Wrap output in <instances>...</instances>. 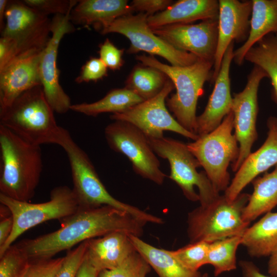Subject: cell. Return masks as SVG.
I'll list each match as a JSON object with an SVG mask.
<instances>
[{"mask_svg":"<svg viewBox=\"0 0 277 277\" xmlns=\"http://www.w3.org/2000/svg\"><path fill=\"white\" fill-rule=\"evenodd\" d=\"M61 223L56 231L17 244L30 260L52 258L77 244L114 231L140 238L146 224L125 211L107 205L80 209Z\"/></svg>","mask_w":277,"mask_h":277,"instance_id":"cell-1","label":"cell"},{"mask_svg":"<svg viewBox=\"0 0 277 277\" xmlns=\"http://www.w3.org/2000/svg\"><path fill=\"white\" fill-rule=\"evenodd\" d=\"M0 193L29 202L35 194L43 169L40 146L31 144L0 125Z\"/></svg>","mask_w":277,"mask_h":277,"instance_id":"cell-2","label":"cell"},{"mask_svg":"<svg viewBox=\"0 0 277 277\" xmlns=\"http://www.w3.org/2000/svg\"><path fill=\"white\" fill-rule=\"evenodd\" d=\"M54 112L39 85L1 110L0 125L31 144L58 145L65 128L57 124Z\"/></svg>","mask_w":277,"mask_h":277,"instance_id":"cell-3","label":"cell"},{"mask_svg":"<svg viewBox=\"0 0 277 277\" xmlns=\"http://www.w3.org/2000/svg\"><path fill=\"white\" fill-rule=\"evenodd\" d=\"M58 145L63 148L67 155L73 184L72 190L80 209L110 206L129 213L145 224H163L161 218L112 196L101 181L88 155L73 140L67 130L65 129Z\"/></svg>","mask_w":277,"mask_h":277,"instance_id":"cell-4","label":"cell"},{"mask_svg":"<svg viewBox=\"0 0 277 277\" xmlns=\"http://www.w3.org/2000/svg\"><path fill=\"white\" fill-rule=\"evenodd\" d=\"M136 59L162 71L172 82L176 92L167 97L166 105L183 128L196 134L197 101L203 93L205 82L211 81L214 63L199 59L191 65L177 67L164 64L152 55H137Z\"/></svg>","mask_w":277,"mask_h":277,"instance_id":"cell-5","label":"cell"},{"mask_svg":"<svg viewBox=\"0 0 277 277\" xmlns=\"http://www.w3.org/2000/svg\"><path fill=\"white\" fill-rule=\"evenodd\" d=\"M250 194L241 193L232 202L220 195L210 204L201 206L188 214L187 234L190 243H211L242 236L250 223L243 219Z\"/></svg>","mask_w":277,"mask_h":277,"instance_id":"cell-6","label":"cell"},{"mask_svg":"<svg viewBox=\"0 0 277 277\" xmlns=\"http://www.w3.org/2000/svg\"><path fill=\"white\" fill-rule=\"evenodd\" d=\"M148 139L154 153L168 160L170 168L169 177L177 184L188 200L200 201L203 206L220 195L205 172L197 171L201 166L187 144L164 136Z\"/></svg>","mask_w":277,"mask_h":277,"instance_id":"cell-7","label":"cell"},{"mask_svg":"<svg viewBox=\"0 0 277 277\" xmlns=\"http://www.w3.org/2000/svg\"><path fill=\"white\" fill-rule=\"evenodd\" d=\"M233 129V115L231 111L216 129L187 144L219 193L229 186L230 174L227 169L230 163L236 161L239 154Z\"/></svg>","mask_w":277,"mask_h":277,"instance_id":"cell-8","label":"cell"},{"mask_svg":"<svg viewBox=\"0 0 277 277\" xmlns=\"http://www.w3.org/2000/svg\"><path fill=\"white\" fill-rule=\"evenodd\" d=\"M0 202L9 209L13 217L12 232L4 245L0 247V256L29 229L52 220L61 222L80 209L72 189L66 186L54 188L50 192L49 200L44 203L18 201L1 193Z\"/></svg>","mask_w":277,"mask_h":277,"instance_id":"cell-9","label":"cell"},{"mask_svg":"<svg viewBox=\"0 0 277 277\" xmlns=\"http://www.w3.org/2000/svg\"><path fill=\"white\" fill-rule=\"evenodd\" d=\"M148 15L138 13L123 16L102 30V35L117 33L130 41L129 53L146 52L166 60L172 66L183 67L195 63L199 58L195 55L179 50L156 35L148 24Z\"/></svg>","mask_w":277,"mask_h":277,"instance_id":"cell-10","label":"cell"},{"mask_svg":"<svg viewBox=\"0 0 277 277\" xmlns=\"http://www.w3.org/2000/svg\"><path fill=\"white\" fill-rule=\"evenodd\" d=\"M109 147L125 155L134 171L157 185L163 184L166 175L160 169V163L146 135L132 124L114 121L104 131Z\"/></svg>","mask_w":277,"mask_h":277,"instance_id":"cell-11","label":"cell"},{"mask_svg":"<svg viewBox=\"0 0 277 277\" xmlns=\"http://www.w3.org/2000/svg\"><path fill=\"white\" fill-rule=\"evenodd\" d=\"M5 20L1 36L11 38L16 42L18 53L15 59L40 52L45 48L51 33V19L48 16L23 1H9Z\"/></svg>","mask_w":277,"mask_h":277,"instance_id":"cell-12","label":"cell"},{"mask_svg":"<svg viewBox=\"0 0 277 277\" xmlns=\"http://www.w3.org/2000/svg\"><path fill=\"white\" fill-rule=\"evenodd\" d=\"M174 88V84L169 78L162 91L154 97L123 112L112 114L110 117L113 121H122L132 124L148 138H161L164 136V131H170L195 141L199 135L183 128L167 109L166 100Z\"/></svg>","mask_w":277,"mask_h":277,"instance_id":"cell-13","label":"cell"},{"mask_svg":"<svg viewBox=\"0 0 277 277\" xmlns=\"http://www.w3.org/2000/svg\"><path fill=\"white\" fill-rule=\"evenodd\" d=\"M266 77H268L267 73L260 67L254 65L248 75L244 89L233 94L231 111L233 115L234 135L239 143L238 157L231 164L233 172L238 170L251 153L252 146L257 139L258 92L261 81Z\"/></svg>","mask_w":277,"mask_h":277,"instance_id":"cell-14","label":"cell"},{"mask_svg":"<svg viewBox=\"0 0 277 277\" xmlns=\"http://www.w3.org/2000/svg\"><path fill=\"white\" fill-rule=\"evenodd\" d=\"M71 10L65 15H55L51 19V36L42 51L39 63V76L45 97L53 111L58 114L66 113L72 105L70 97L60 85L57 65L62 38L75 30L70 21Z\"/></svg>","mask_w":277,"mask_h":277,"instance_id":"cell-15","label":"cell"},{"mask_svg":"<svg viewBox=\"0 0 277 277\" xmlns=\"http://www.w3.org/2000/svg\"><path fill=\"white\" fill-rule=\"evenodd\" d=\"M151 28L156 35L175 48L214 63L218 19H206L196 24H174Z\"/></svg>","mask_w":277,"mask_h":277,"instance_id":"cell-16","label":"cell"},{"mask_svg":"<svg viewBox=\"0 0 277 277\" xmlns=\"http://www.w3.org/2000/svg\"><path fill=\"white\" fill-rule=\"evenodd\" d=\"M217 44L211 82L220 70L224 55L232 42H245L249 34L252 1L219 0Z\"/></svg>","mask_w":277,"mask_h":277,"instance_id":"cell-17","label":"cell"},{"mask_svg":"<svg viewBox=\"0 0 277 277\" xmlns=\"http://www.w3.org/2000/svg\"><path fill=\"white\" fill-rule=\"evenodd\" d=\"M234 43H231L224 55L213 90L204 112L196 117V134L199 136L216 129L231 111L232 97L229 72L234 57Z\"/></svg>","mask_w":277,"mask_h":277,"instance_id":"cell-18","label":"cell"},{"mask_svg":"<svg viewBox=\"0 0 277 277\" xmlns=\"http://www.w3.org/2000/svg\"><path fill=\"white\" fill-rule=\"evenodd\" d=\"M267 125L268 132L264 144L248 155L224 191V195L230 202L234 200L258 175L277 165V116L269 117Z\"/></svg>","mask_w":277,"mask_h":277,"instance_id":"cell-19","label":"cell"},{"mask_svg":"<svg viewBox=\"0 0 277 277\" xmlns=\"http://www.w3.org/2000/svg\"><path fill=\"white\" fill-rule=\"evenodd\" d=\"M42 51L18 57L0 71V110L24 92L42 85L39 67Z\"/></svg>","mask_w":277,"mask_h":277,"instance_id":"cell-20","label":"cell"},{"mask_svg":"<svg viewBox=\"0 0 277 277\" xmlns=\"http://www.w3.org/2000/svg\"><path fill=\"white\" fill-rule=\"evenodd\" d=\"M130 235L114 231L87 240L86 257L100 271L117 267L136 251Z\"/></svg>","mask_w":277,"mask_h":277,"instance_id":"cell-21","label":"cell"},{"mask_svg":"<svg viewBox=\"0 0 277 277\" xmlns=\"http://www.w3.org/2000/svg\"><path fill=\"white\" fill-rule=\"evenodd\" d=\"M133 12L126 0H81L72 9L70 21L84 27L92 26L101 32L118 18Z\"/></svg>","mask_w":277,"mask_h":277,"instance_id":"cell-22","label":"cell"},{"mask_svg":"<svg viewBox=\"0 0 277 277\" xmlns=\"http://www.w3.org/2000/svg\"><path fill=\"white\" fill-rule=\"evenodd\" d=\"M219 11L217 0H180L163 11L148 16L147 21L151 28L190 24L198 20L218 19Z\"/></svg>","mask_w":277,"mask_h":277,"instance_id":"cell-23","label":"cell"},{"mask_svg":"<svg viewBox=\"0 0 277 277\" xmlns=\"http://www.w3.org/2000/svg\"><path fill=\"white\" fill-rule=\"evenodd\" d=\"M249 36L244 43L234 51L233 61L241 65L248 51L270 33L277 34V0H252Z\"/></svg>","mask_w":277,"mask_h":277,"instance_id":"cell-24","label":"cell"},{"mask_svg":"<svg viewBox=\"0 0 277 277\" xmlns=\"http://www.w3.org/2000/svg\"><path fill=\"white\" fill-rule=\"evenodd\" d=\"M249 255L261 258L269 256L277 246V212H269L242 236V244Z\"/></svg>","mask_w":277,"mask_h":277,"instance_id":"cell-25","label":"cell"},{"mask_svg":"<svg viewBox=\"0 0 277 277\" xmlns=\"http://www.w3.org/2000/svg\"><path fill=\"white\" fill-rule=\"evenodd\" d=\"M136 250L147 262L159 277H200L199 271L184 267L172 255L171 250L157 248L140 237L130 235Z\"/></svg>","mask_w":277,"mask_h":277,"instance_id":"cell-26","label":"cell"},{"mask_svg":"<svg viewBox=\"0 0 277 277\" xmlns=\"http://www.w3.org/2000/svg\"><path fill=\"white\" fill-rule=\"evenodd\" d=\"M252 183L253 191L243 213V220L249 223L277 205V165L271 172L255 178Z\"/></svg>","mask_w":277,"mask_h":277,"instance_id":"cell-27","label":"cell"},{"mask_svg":"<svg viewBox=\"0 0 277 277\" xmlns=\"http://www.w3.org/2000/svg\"><path fill=\"white\" fill-rule=\"evenodd\" d=\"M143 101L135 93L124 87L112 89L102 99L91 103L73 104L70 110L87 116L95 117L104 113L123 112Z\"/></svg>","mask_w":277,"mask_h":277,"instance_id":"cell-28","label":"cell"},{"mask_svg":"<svg viewBox=\"0 0 277 277\" xmlns=\"http://www.w3.org/2000/svg\"><path fill=\"white\" fill-rule=\"evenodd\" d=\"M168 79L160 70L141 64L133 68L126 81L125 87L146 101L157 95Z\"/></svg>","mask_w":277,"mask_h":277,"instance_id":"cell-29","label":"cell"},{"mask_svg":"<svg viewBox=\"0 0 277 277\" xmlns=\"http://www.w3.org/2000/svg\"><path fill=\"white\" fill-rule=\"evenodd\" d=\"M244 60L260 67L267 73L277 101V34H268L262 38L248 51Z\"/></svg>","mask_w":277,"mask_h":277,"instance_id":"cell-30","label":"cell"},{"mask_svg":"<svg viewBox=\"0 0 277 277\" xmlns=\"http://www.w3.org/2000/svg\"><path fill=\"white\" fill-rule=\"evenodd\" d=\"M242 244V236H234L209 243L207 264L213 266L214 275L236 268V253Z\"/></svg>","mask_w":277,"mask_h":277,"instance_id":"cell-31","label":"cell"},{"mask_svg":"<svg viewBox=\"0 0 277 277\" xmlns=\"http://www.w3.org/2000/svg\"><path fill=\"white\" fill-rule=\"evenodd\" d=\"M209 243H190L176 250H171V252L184 267L192 271H199L201 267L207 264Z\"/></svg>","mask_w":277,"mask_h":277,"instance_id":"cell-32","label":"cell"},{"mask_svg":"<svg viewBox=\"0 0 277 277\" xmlns=\"http://www.w3.org/2000/svg\"><path fill=\"white\" fill-rule=\"evenodd\" d=\"M150 270L149 264L136 251L117 267L100 271L98 277H146Z\"/></svg>","mask_w":277,"mask_h":277,"instance_id":"cell-33","label":"cell"},{"mask_svg":"<svg viewBox=\"0 0 277 277\" xmlns=\"http://www.w3.org/2000/svg\"><path fill=\"white\" fill-rule=\"evenodd\" d=\"M29 262L21 248L12 244L0 256V277H19Z\"/></svg>","mask_w":277,"mask_h":277,"instance_id":"cell-34","label":"cell"},{"mask_svg":"<svg viewBox=\"0 0 277 277\" xmlns=\"http://www.w3.org/2000/svg\"><path fill=\"white\" fill-rule=\"evenodd\" d=\"M64 257L30 260L19 277H55Z\"/></svg>","mask_w":277,"mask_h":277,"instance_id":"cell-35","label":"cell"},{"mask_svg":"<svg viewBox=\"0 0 277 277\" xmlns=\"http://www.w3.org/2000/svg\"><path fill=\"white\" fill-rule=\"evenodd\" d=\"M87 241L79 244L74 249L68 250L63 263L55 277H76L78 270L84 260Z\"/></svg>","mask_w":277,"mask_h":277,"instance_id":"cell-36","label":"cell"},{"mask_svg":"<svg viewBox=\"0 0 277 277\" xmlns=\"http://www.w3.org/2000/svg\"><path fill=\"white\" fill-rule=\"evenodd\" d=\"M23 2L45 16L49 14L65 15L77 3L75 0H24Z\"/></svg>","mask_w":277,"mask_h":277,"instance_id":"cell-37","label":"cell"},{"mask_svg":"<svg viewBox=\"0 0 277 277\" xmlns=\"http://www.w3.org/2000/svg\"><path fill=\"white\" fill-rule=\"evenodd\" d=\"M107 69L100 58L91 57L83 65L75 82L78 84L96 82L107 76Z\"/></svg>","mask_w":277,"mask_h":277,"instance_id":"cell-38","label":"cell"},{"mask_svg":"<svg viewBox=\"0 0 277 277\" xmlns=\"http://www.w3.org/2000/svg\"><path fill=\"white\" fill-rule=\"evenodd\" d=\"M123 49H120L109 38L99 45L100 58L106 67L112 70H119L123 65Z\"/></svg>","mask_w":277,"mask_h":277,"instance_id":"cell-39","label":"cell"},{"mask_svg":"<svg viewBox=\"0 0 277 277\" xmlns=\"http://www.w3.org/2000/svg\"><path fill=\"white\" fill-rule=\"evenodd\" d=\"M173 3L170 0H134L130 5L134 12L146 13L150 16L163 11Z\"/></svg>","mask_w":277,"mask_h":277,"instance_id":"cell-40","label":"cell"},{"mask_svg":"<svg viewBox=\"0 0 277 277\" xmlns=\"http://www.w3.org/2000/svg\"><path fill=\"white\" fill-rule=\"evenodd\" d=\"M16 42L12 38L1 36L0 38V71L3 70L17 56Z\"/></svg>","mask_w":277,"mask_h":277,"instance_id":"cell-41","label":"cell"},{"mask_svg":"<svg viewBox=\"0 0 277 277\" xmlns=\"http://www.w3.org/2000/svg\"><path fill=\"white\" fill-rule=\"evenodd\" d=\"M0 247L3 246L10 236L13 227V217L11 214L1 217Z\"/></svg>","mask_w":277,"mask_h":277,"instance_id":"cell-42","label":"cell"},{"mask_svg":"<svg viewBox=\"0 0 277 277\" xmlns=\"http://www.w3.org/2000/svg\"><path fill=\"white\" fill-rule=\"evenodd\" d=\"M239 265L243 277H274L261 273L259 268L251 261H241Z\"/></svg>","mask_w":277,"mask_h":277,"instance_id":"cell-43","label":"cell"},{"mask_svg":"<svg viewBox=\"0 0 277 277\" xmlns=\"http://www.w3.org/2000/svg\"><path fill=\"white\" fill-rule=\"evenodd\" d=\"M100 272L90 262L86 254L85 258L78 270L76 277H98Z\"/></svg>","mask_w":277,"mask_h":277,"instance_id":"cell-44","label":"cell"},{"mask_svg":"<svg viewBox=\"0 0 277 277\" xmlns=\"http://www.w3.org/2000/svg\"><path fill=\"white\" fill-rule=\"evenodd\" d=\"M268 272L272 276H277V246L269 255Z\"/></svg>","mask_w":277,"mask_h":277,"instance_id":"cell-45","label":"cell"},{"mask_svg":"<svg viewBox=\"0 0 277 277\" xmlns=\"http://www.w3.org/2000/svg\"><path fill=\"white\" fill-rule=\"evenodd\" d=\"M7 0H0V28L2 31L4 28L5 23V13L8 3Z\"/></svg>","mask_w":277,"mask_h":277,"instance_id":"cell-46","label":"cell"},{"mask_svg":"<svg viewBox=\"0 0 277 277\" xmlns=\"http://www.w3.org/2000/svg\"><path fill=\"white\" fill-rule=\"evenodd\" d=\"M200 277H209V276L208 273H205L201 275Z\"/></svg>","mask_w":277,"mask_h":277,"instance_id":"cell-47","label":"cell"}]
</instances>
